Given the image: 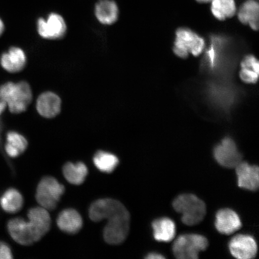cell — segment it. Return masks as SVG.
Wrapping results in <instances>:
<instances>
[{
    "instance_id": "5bb4252c",
    "label": "cell",
    "mask_w": 259,
    "mask_h": 259,
    "mask_svg": "<svg viewBox=\"0 0 259 259\" xmlns=\"http://www.w3.org/2000/svg\"><path fill=\"white\" fill-rule=\"evenodd\" d=\"M215 226L220 234L231 235L241 228L242 223L234 210L225 208L216 213Z\"/></svg>"
},
{
    "instance_id": "83f0119b",
    "label": "cell",
    "mask_w": 259,
    "mask_h": 259,
    "mask_svg": "<svg viewBox=\"0 0 259 259\" xmlns=\"http://www.w3.org/2000/svg\"><path fill=\"white\" fill-rule=\"evenodd\" d=\"M3 130V122L0 119V153H1L2 155H3V157L5 158V160L6 161H7V163L9 164L10 167H12V164L11 163V161H10L8 159V157H7V155H6L5 152L4 150V149L3 148V142H2V134ZM13 169V168L12 167V170Z\"/></svg>"
},
{
    "instance_id": "603a6c76",
    "label": "cell",
    "mask_w": 259,
    "mask_h": 259,
    "mask_svg": "<svg viewBox=\"0 0 259 259\" xmlns=\"http://www.w3.org/2000/svg\"><path fill=\"white\" fill-rule=\"evenodd\" d=\"M63 172L68 182L78 186L85 181L88 176L89 170L82 162H77L75 163L68 162L64 165Z\"/></svg>"
},
{
    "instance_id": "44dd1931",
    "label": "cell",
    "mask_w": 259,
    "mask_h": 259,
    "mask_svg": "<svg viewBox=\"0 0 259 259\" xmlns=\"http://www.w3.org/2000/svg\"><path fill=\"white\" fill-rule=\"evenodd\" d=\"M258 3L255 0H247L239 9L238 17L242 24L249 25L252 30L258 28Z\"/></svg>"
},
{
    "instance_id": "484cf974",
    "label": "cell",
    "mask_w": 259,
    "mask_h": 259,
    "mask_svg": "<svg viewBox=\"0 0 259 259\" xmlns=\"http://www.w3.org/2000/svg\"><path fill=\"white\" fill-rule=\"evenodd\" d=\"M212 14L219 21H225L234 16L236 12L235 0H212Z\"/></svg>"
},
{
    "instance_id": "5b68a950",
    "label": "cell",
    "mask_w": 259,
    "mask_h": 259,
    "mask_svg": "<svg viewBox=\"0 0 259 259\" xmlns=\"http://www.w3.org/2000/svg\"><path fill=\"white\" fill-rule=\"evenodd\" d=\"M208 241L205 236L198 234L180 235L174 242L173 252L180 259H196L200 252L205 250Z\"/></svg>"
},
{
    "instance_id": "30bf717a",
    "label": "cell",
    "mask_w": 259,
    "mask_h": 259,
    "mask_svg": "<svg viewBox=\"0 0 259 259\" xmlns=\"http://www.w3.org/2000/svg\"><path fill=\"white\" fill-rule=\"evenodd\" d=\"M27 215L28 222L37 242L50 231L51 225L50 213L43 207L38 206L29 210Z\"/></svg>"
},
{
    "instance_id": "277c9868",
    "label": "cell",
    "mask_w": 259,
    "mask_h": 259,
    "mask_svg": "<svg viewBox=\"0 0 259 259\" xmlns=\"http://www.w3.org/2000/svg\"><path fill=\"white\" fill-rule=\"evenodd\" d=\"M103 230V238L109 244L118 245L127 238L130 230L131 215L124 207L108 219Z\"/></svg>"
},
{
    "instance_id": "d6986e66",
    "label": "cell",
    "mask_w": 259,
    "mask_h": 259,
    "mask_svg": "<svg viewBox=\"0 0 259 259\" xmlns=\"http://www.w3.org/2000/svg\"><path fill=\"white\" fill-rule=\"evenodd\" d=\"M154 237L159 242H168L174 238L176 234V224L169 218L155 220L152 223Z\"/></svg>"
},
{
    "instance_id": "3957f363",
    "label": "cell",
    "mask_w": 259,
    "mask_h": 259,
    "mask_svg": "<svg viewBox=\"0 0 259 259\" xmlns=\"http://www.w3.org/2000/svg\"><path fill=\"white\" fill-rule=\"evenodd\" d=\"M205 40L199 35L187 28H178L176 31L173 51L177 56L186 58L189 54L200 56L205 48Z\"/></svg>"
},
{
    "instance_id": "e0dca14e",
    "label": "cell",
    "mask_w": 259,
    "mask_h": 259,
    "mask_svg": "<svg viewBox=\"0 0 259 259\" xmlns=\"http://www.w3.org/2000/svg\"><path fill=\"white\" fill-rule=\"evenodd\" d=\"M57 224L61 231L68 234H76L82 228L83 220L77 210L68 208L59 213Z\"/></svg>"
},
{
    "instance_id": "4dcf8cb0",
    "label": "cell",
    "mask_w": 259,
    "mask_h": 259,
    "mask_svg": "<svg viewBox=\"0 0 259 259\" xmlns=\"http://www.w3.org/2000/svg\"><path fill=\"white\" fill-rule=\"evenodd\" d=\"M5 31V24L4 22H3L2 19L0 18V36Z\"/></svg>"
},
{
    "instance_id": "7c38bea8",
    "label": "cell",
    "mask_w": 259,
    "mask_h": 259,
    "mask_svg": "<svg viewBox=\"0 0 259 259\" xmlns=\"http://www.w3.org/2000/svg\"><path fill=\"white\" fill-rule=\"evenodd\" d=\"M7 228L9 235L19 244L30 245L37 242L30 224L24 219L17 218L10 220Z\"/></svg>"
},
{
    "instance_id": "8fae6325",
    "label": "cell",
    "mask_w": 259,
    "mask_h": 259,
    "mask_svg": "<svg viewBox=\"0 0 259 259\" xmlns=\"http://www.w3.org/2000/svg\"><path fill=\"white\" fill-rule=\"evenodd\" d=\"M125 206L113 199H100L96 200L89 208V217L92 221L99 222L103 220H108L115 213L124 208Z\"/></svg>"
},
{
    "instance_id": "52a82bcc",
    "label": "cell",
    "mask_w": 259,
    "mask_h": 259,
    "mask_svg": "<svg viewBox=\"0 0 259 259\" xmlns=\"http://www.w3.org/2000/svg\"><path fill=\"white\" fill-rule=\"evenodd\" d=\"M38 34L46 39L62 38L67 31L66 22L62 16L56 12L49 14L47 19L39 18L37 21Z\"/></svg>"
},
{
    "instance_id": "7402d4cb",
    "label": "cell",
    "mask_w": 259,
    "mask_h": 259,
    "mask_svg": "<svg viewBox=\"0 0 259 259\" xmlns=\"http://www.w3.org/2000/svg\"><path fill=\"white\" fill-rule=\"evenodd\" d=\"M22 194L15 188H9L0 197V205L5 212L15 213L20 210L24 205Z\"/></svg>"
},
{
    "instance_id": "9c48e42d",
    "label": "cell",
    "mask_w": 259,
    "mask_h": 259,
    "mask_svg": "<svg viewBox=\"0 0 259 259\" xmlns=\"http://www.w3.org/2000/svg\"><path fill=\"white\" fill-rule=\"evenodd\" d=\"M230 252L239 259H251L257 254V243L252 236L248 235L235 236L229 244Z\"/></svg>"
},
{
    "instance_id": "ba28073f",
    "label": "cell",
    "mask_w": 259,
    "mask_h": 259,
    "mask_svg": "<svg viewBox=\"0 0 259 259\" xmlns=\"http://www.w3.org/2000/svg\"><path fill=\"white\" fill-rule=\"evenodd\" d=\"M213 156L219 164L226 168H235L242 161V155L231 138L223 139L213 150Z\"/></svg>"
},
{
    "instance_id": "6da1fadb",
    "label": "cell",
    "mask_w": 259,
    "mask_h": 259,
    "mask_svg": "<svg viewBox=\"0 0 259 259\" xmlns=\"http://www.w3.org/2000/svg\"><path fill=\"white\" fill-rule=\"evenodd\" d=\"M32 99L31 87L25 81L18 83L9 82L0 87V100L6 103L12 113L25 112Z\"/></svg>"
},
{
    "instance_id": "9a60e30c",
    "label": "cell",
    "mask_w": 259,
    "mask_h": 259,
    "mask_svg": "<svg viewBox=\"0 0 259 259\" xmlns=\"http://www.w3.org/2000/svg\"><path fill=\"white\" fill-rule=\"evenodd\" d=\"M61 108V100L59 96L53 92L42 93L37 100V111L44 118L56 117L59 114Z\"/></svg>"
},
{
    "instance_id": "4316f807",
    "label": "cell",
    "mask_w": 259,
    "mask_h": 259,
    "mask_svg": "<svg viewBox=\"0 0 259 259\" xmlns=\"http://www.w3.org/2000/svg\"><path fill=\"white\" fill-rule=\"evenodd\" d=\"M14 258L12 249L5 241H0V259H12Z\"/></svg>"
},
{
    "instance_id": "d4e9b609",
    "label": "cell",
    "mask_w": 259,
    "mask_h": 259,
    "mask_svg": "<svg viewBox=\"0 0 259 259\" xmlns=\"http://www.w3.org/2000/svg\"><path fill=\"white\" fill-rule=\"evenodd\" d=\"M93 163L102 172L111 174L118 166L119 161L115 154L100 150L94 155Z\"/></svg>"
},
{
    "instance_id": "1f68e13d",
    "label": "cell",
    "mask_w": 259,
    "mask_h": 259,
    "mask_svg": "<svg viewBox=\"0 0 259 259\" xmlns=\"http://www.w3.org/2000/svg\"><path fill=\"white\" fill-rule=\"evenodd\" d=\"M196 1L200 3H208L209 2H211L212 0H196Z\"/></svg>"
},
{
    "instance_id": "8992f818",
    "label": "cell",
    "mask_w": 259,
    "mask_h": 259,
    "mask_svg": "<svg viewBox=\"0 0 259 259\" xmlns=\"http://www.w3.org/2000/svg\"><path fill=\"white\" fill-rule=\"evenodd\" d=\"M65 188L56 178L45 177L38 183L35 199L39 205L48 210L56 208Z\"/></svg>"
},
{
    "instance_id": "7a4b0ae2",
    "label": "cell",
    "mask_w": 259,
    "mask_h": 259,
    "mask_svg": "<svg viewBox=\"0 0 259 259\" xmlns=\"http://www.w3.org/2000/svg\"><path fill=\"white\" fill-rule=\"evenodd\" d=\"M175 210L181 214V220L187 226L199 224L206 213V206L203 200L193 194L178 196L173 202Z\"/></svg>"
},
{
    "instance_id": "ac0fdd59",
    "label": "cell",
    "mask_w": 259,
    "mask_h": 259,
    "mask_svg": "<svg viewBox=\"0 0 259 259\" xmlns=\"http://www.w3.org/2000/svg\"><path fill=\"white\" fill-rule=\"evenodd\" d=\"M27 63V57L22 49L12 47L3 53L0 58V63L3 69L10 73L21 72Z\"/></svg>"
},
{
    "instance_id": "2e32d148",
    "label": "cell",
    "mask_w": 259,
    "mask_h": 259,
    "mask_svg": "<svg viewBox=\"0 0 259 259\" xmlns=\"http://www.w3.org/2000/svg\"><path fill=\"white\" fill-rule=\"evenodd\" d=\"M95 15L100 24H115L119 18L118 5L115 0H98L95 6Z\"/></svg>"
},
{
    "instance_id": "ffe728a7",
    "label": "cell",
    "mask_w": 259,
    "mask_h": 259,
    "mask_svg": "<svg viewBox=\"0 0 259 259\" xmlns=\"http://www.w3.org/2000/svg\"><path fill=\"white\" fill-rule=\"evenodd\" d=\"M28 145L27 139L23 135L15 131H10L6 135L5 154L8 157H18L27 150Z\"/></svg>"
},
{
    "instance_id": "4fadbf2b",
    "label": "cell",
    "mask_w": 259,
    "mask_h": 259,
    "mask_svg": "<svg viewBox=\"0 0 259 259\" xmlns=\"http://www.w3.org/2000/svg\"><path fill=\"white\" fill-rule=\"evenodd\" d=\"M235 168L239 187L250 191H255L258 189L259 186L258 166L249 164L247 162L241 161Z\"/></svg>"
},
{
    "instance_id": "cb8c5ba5",
    "label": "cell",
    "mask_w": 259,
    "mask_h": 259,
    "mask_svg": "<svg viewBox=\"0 0 259 259\" xmlns=\"http://www.w3.org/2000/svg\"><path fill=\"white\" fill-rule=\"evenodd\" d=\"M239 76L243 82L248 84L257 83L259 66L257 58L252 55L245 56L241 61Z\"/></svg>"
},
{
    "instance_id": "f1b7e54d",
    "label": "cell",
    "mask_w": 259,
    "mask_h": 259,
    "mask_svg": "<svg viewBox=\"0 0 259 259\" xmlns=\"http://www.w3.org/2000/svg\"><path fill=\"white\" fill-rule=\"evenodd\" d=\"M146 258L148 259H161L164 258L165 257L163 255H161L157 252H151L149 253Z\"/></svg>"
},
{
    "instance_id": "f546056e",
    "label": "cell",
    "mask_w": 259,
    "mask_h": 259,
    "mask_svg": "<svg viewBox=\"0 0 259 259\" xmlns=\"http://www.w3.org/2000/svg\"><path fill=\"white\" fill-rule=\"evenodd\" d=\"M6 106L7 105H6V103L3 102V100H0V115L5 111Z\"/></svg>"
}]
</instances>
